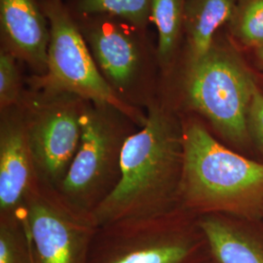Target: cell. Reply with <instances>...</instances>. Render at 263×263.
I'll use <instances>...</instances> for the list:
<instances>
[{"mask_svg":"<svg viewBox=\"0 0 263 263\" xmlns=\"http://www.w3.org/2000/svg\"><path fill=\"white\" fill-rule=\"evenodd\" d=\"M73 19L113 93L124 104L146 111L158 100L161 84L157 44L148 30L107 15Z\"/></svg>","mask_w":263,"mask_h":263,"instance_id":"277c9868","label":"cell"},{"mask_svg":"<svg viewBox=\"0 0 263 263\" xmlns=\"http://www.w3.org/2000/svg\"><path fill=\"white\" fill-rule=\"evenodd\" d=\"M81 127L79 147L57 191L69 206L93 216L117 186L123 148L141 127L112 104L91 101L85 105Z\"/></svg>","mask_w":263,"mask_h":263,"instance_id":"8992f818","label":"cell"},{"mask_svg":"<svg viewBox=\"0 0 263 263\" xmlns=\"http://www.w3.org/2000/svg\"><path fill=\"white\" fill-rule=\"evenodd\" d=\"M211 263H217L216 262V260H215V259H214V260H213V261H212V262Z\"/></svg>","mask_w":263,"mask_h":263,"instance_id":"44dd1931","label":"cell"},{"mask_svg":"<svg viewBox=\"0 0 263 263\" xmlns=\"http://www.w3.org/2000/svg\"><path fill=\"white\" fill-rule=\"evenodd\" d=\"M146 114L144 125L125 143L117 186L93 214L97 227L160 216L180 208L183 166L180 115L159 99Z\"/></svg>","mask_w":263,"mask_h":263,"instance_id":"6da1fadb","label":"cell"},{"mask_svg":"<svg viewBox=\"0 0 263 263\" xmlns=\"http://www.w3.org/2000/svg\"><path fill=\"white\" fill-rule=\"evenodd\" d=\"M226 33L244 54L263 45V0H236Z\"/></svg>","mask_w":263,"mask_h":263,"instance_id":"2e32d148","label":"cell"},{"mask_svg":"<svg viewBox=\"0 0 263 263\" xmlns=\"http://www.w3.org/2000/svg\"><path fill=\"white\" fill-rule=\"evenodd\" d=\"M251 142L263 156V95L260 87L254 92L247 119Z\"/></svg>","mask_w":263,"mask_h":263,"instance_id":"d6986e66","label":"cell"},{"mask_svg":"<svg viewBox=\"0 0 263 263\" xmlns=\"http://www.w3.org/2000/svg\"><path fill=\"white\" fill-rule=\"evenodd\" d=\"M247 54L251 57L254 66L263 72V45L260 47L254 49ZM247 54H245V55H247Z\"/></svg>","mask_w":263,"mask_h":263,"instance_id":"ffe728a7","label":"cell"},{"mask_svg":"<svg viewBox=\"0 0 263 263\" xmlns=\"http://www.w3.org/2000/svg\"><path fill=\"white\" fill-rule=\"evenodd\" d=\"M260 89H261V92H262V95H263V88H260Z\"/></svg>","mask_w":263,"mask_h":263,"instance_id":"7402d4cb","label":"cell"},{"mask_svg":"<svg viewBox=\"0 0 263 263\" xmlns=\"http://www.w3.org/2000/svg\"><path fill=\"white\" fill-rule=\"evenodd\" d=\"M71 16L107 15L148 30L153 0H65Z\"/></svg>","mask_w":263,"mask_h":263,"instance_id":"9a60e30c","label":"cell"},{"mask_svg":"<svg viewBox=\"0 0 263 263\" xmlns=\"http://www.w3.org/2000/svg\"><path fill=\"white\" fill-rule=\"evenodd\" d=\"M186 0H153L151 24L157 31V53L161 81L168 78L179 64L184 39Z\"/></svg>","mask_w":263,"mask_h":263,"instance_id":"5bb4252c","label":"cell"},{"mask_svg":"<svg viewBox=\"0 0 263 263\" xmlns=\"http://www.w3.org/2000/svg\"><path fill=\"white\" fill-rule=\"evenodd\" d=\"M0 263H34L25 217L0 218Z\"/></svg>","mask_w":263,"mask_h":263,"instance_id":"e0dca14e","label":"cell"},{"mask_svg":"<svg viewBox=\"0 0 263 263\" xmlns=\"http://www.w3.org/2000/svg\"><path fill=\"white\" fill-rule=\"evenodd\" d=\"M23 66L17 58L0 50V110L22 104L27 91Z\"/></svg>","mask_w":263,"mask_h":263,"instance_id":"ac0fdd59","label":"cell"},{"mask_svg":"<svg viewBox=\"0 0 263 263\" xmlns=\"http://www.w3.org/2000/svg\"><path fill=\"white\" fill-rule=\"evenodd\" d=\"M217 263H263V229L232 216L207 214L198 216Z\"/></svg>","mask_w":263,"mask_h":263,"instance_id":"7c38bea8","label":"cell"},{"mask_svg":"<svg viewBox=\"0 0 263 263\" xmlns=\"http://www.w3.org/2000/svg\"><path fill=\"white\" fill-rule=\"evenodd\" d=\"M180 118L183 134L180 208L197 216L263 217V163L230 149L197 116L182 114Z\"/></svg>","mask_w":263,"mask_h":263,"instance_id":"3957f363","label":"cell"},{"mask_svg":"<svg viewBox=\"0 0 263 263\" xmlns=\"http://www.w3.org/2000/svg\"><path fill=\"white\" fill-rule=\"evenodd\" d=\"M48 0H0V50L42 76L50 41Z\"/></svg>","mask_w":263,"mask_h":263,"instance_id":"8fae6325","label":"cell"},{"mask_svg":"<svg viewBox=\"0 0 263 263\" xmlns=\"http://www.w3.org/2000/svg\"><path fill=\"white\" fill-rule=\"evenodd\" d=\"M25 224L34 263H88L94 218L69 206L56 189L38 181L27 201Z\"/></svg>","mask_w":263,"mask_h":263,"instance_id":"9c48e42d","label":"cell"},{"mask_svg":"<svg viewBox=\"0 0 263 263\" xmlns=\"http://www.w3.org/2000/svg\"><path fill=\"white\" fill-rule=\"evenodd\" d=\"M38 181L22 107L0 110V218H24Z\"/></svg>","mask_w":263,"mask_h":263,"instance_id":"30bf717a","label":"cell"},{"mask_svg":"<svg viewBox=\"0 0 263 263\" xmlns=\"http://www.w3.org/2000/svg\"><path fill=\"white\" fill-rule=\"evenodd\" d=\"M258 87L246 55L222 28L204 56L161 81L158 99L179 115L197 116L218 140L245 149L252 144L247 119Z\"/></svg>","mask_w":263,"mask_h":263,"instance_id":"7a4b0ae2","label":"cell"},{"mask_svg":"<svg viewBox=\"0 0 263 263\" xmlns=\"http://www.w3.org/2000/svg\"><path fill=\"white\" fill-rule=\"evenodd\" d=\"M87 101L71 93L27 86L22 107L38 179L58 190L81 140Z\"/></svg>","mask_w":263,"mask_h":263,"instance_id":"ba28073f","label":"cell"},{"mask_svg":"<svg viewBox=\"0 0 263 263\" xmlns=\"http://www.w3.org/2000/svg\"><path fill=\"white\" fill-rule=\"evenodd\" d=\"M50 41L47 67L42 76L26 78L27 86L76 95L86 101L112 104L139 127L146 121V111L122 103L101 74L65 0H48Z\"/></svg>","mask_w":263,"mask_h":263,"instance_id":"52a82bcc","label":"cell"},{"mask_svg":"<svg viewBox=\"0 0 263 263\" xmlns=\"http://www.w3.org/2000/svg\"><path fill=\"white\" fill-rule=\"evenodd\" d=\"M198 216L179 208L160 216L99 226L88 263H211Z\"/></svg>","mask_w":263,"mask_h":263,"instance_id":"5b68a950","label":"cell"},{"mask_svg":"<svg viewBox=\"0 0 263 263\" xmlns=\"http://www.w3.org/2000/svg\"><path fill=\"white\" fill-rule=\"evenodd\" d=\"M235 4L236 0H186L183 46L176 69L205 55L228 23Z\"/></svg>","mask_w":263,"mask_h":263,"instance_id":"4fadbf2b","label":"cell"}]
</instances>
